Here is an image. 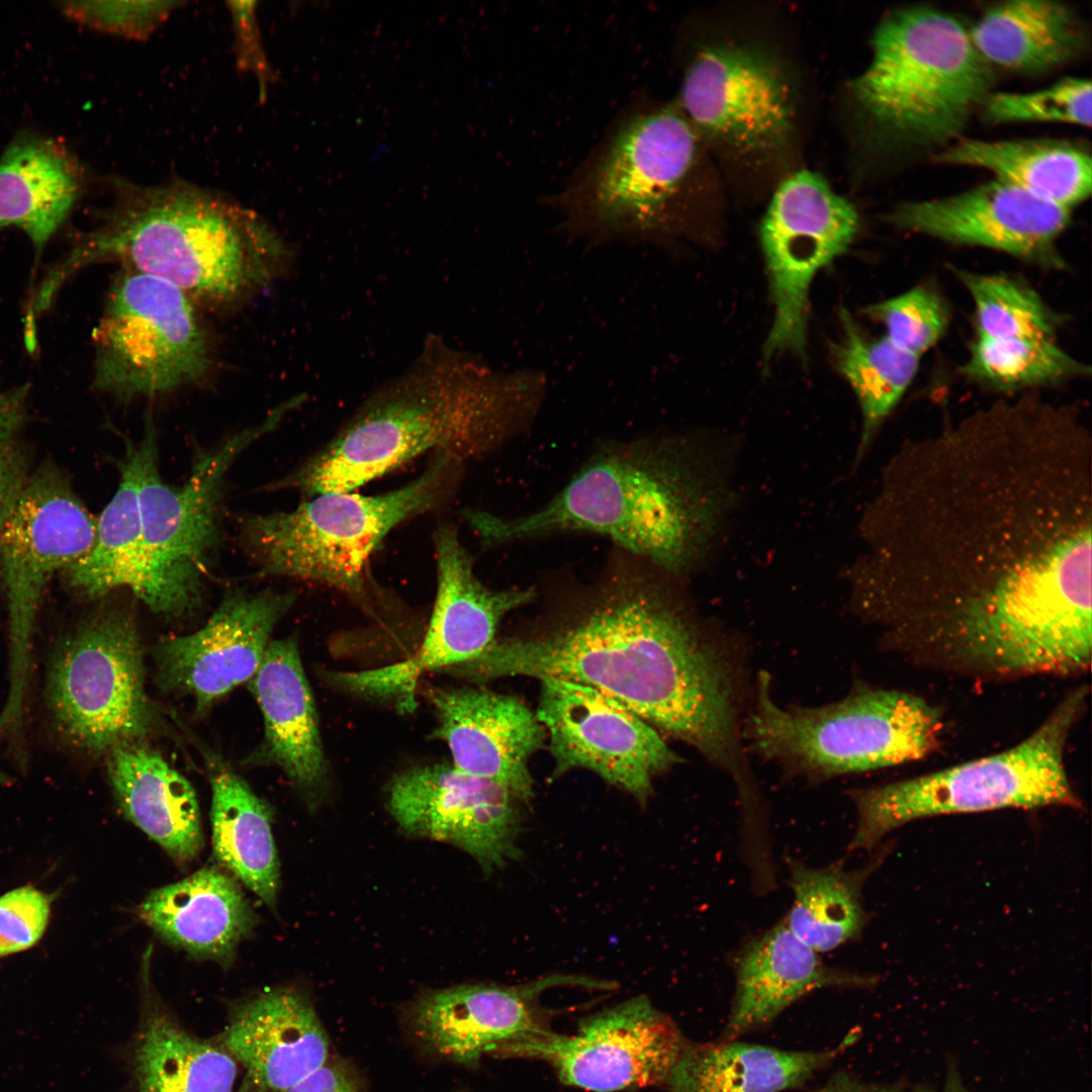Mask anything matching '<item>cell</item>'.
Instances as JSON below:
<instances>
[{"instance_id":"12","label":"cell","mask_w":1092,"mask_h":1092,"mask_svg":"<svg viewBox=\"0 0 1092 1092\" xmlns=\"http://www.w3.org/2000/svg\"><path fill=\"white\" fill-rule=\"evenodd\" d=\"M144 679L131 615L102 607L83 619L58 641L46 673L43 699L58 739L92 756L142 743L159 723Z\"/></svg>"},{"instance_id":"22","label":"cell","mask_w":1092,"mask_h":1092,"mask_svg":"<svg viewBox=\"0 0 1092 1092\" xmlns=\"http://www.w3.org/2000/svg\"><path fill=\"white\" fill-rule=\"evenodd\" d=\"M558 985L602 988L600 982L553 975L520 986L459 985L419 996L410 1021L419 1039L438 1055L465 1065L512 1043L552 1031L540 995Z\"/></svg>"},{"instance_id":"42","label":"cell","mask_w":1092,"mask_h":1092,"mask_svg":"<svg viewBox=\"0 0 1092 1092\" xmlns=\"http://www.w3.org/2000/svg\"><path fill=\"white\" fill-rule=\"evenodd\" d=\"M864 313L883 325L892 343L918 357L940 340L949 318L944 300L922 285L874 303Z\"/></svg>"},{"instance_id":"26","label":"cell","mask_w":1092,"mask_h":1092,"mask_svg":"<svg viewBox=\"0 0 1092 1092\" xmlns=\"http://www.w3.org/2000/svg\"><path fill=\"white\" fill-rule=\"evenodd\" d=\"M250 688L265 731L250 759L280 768L309 804H316L329 786V765L294 637L269 642Z\"/></svg>"},{"instance_id":"40","label":"cell","mask_w":1092,"mask_h":1092,"mask_svg":"<svg viewBox=\"0 0 1092 1092\" xmlns=\"http://www.w3.org/2000/svg\"><path fill=\"white\" fill-rule=\"evenodd\" d=\"M974 302L977 334L996 338L1054 339L1058 316L1027 284L1004 274L953 269Z\"/></svg>"},{"instance_id":"23","label":"cell","mask_w":1092,"mask_h":1092,"mask_svg":"<svg viewBox=\"0 0 1092 1092\" xmlns=\"http://www.w3.org/2000/svg\"><path fill=\"white\" fill-rule=\"evenodd\" d=\"M427 696L457 768L506 786L521 802L534 796L529 760L546 740L536 713L516 697L483 688H432Z\"/></svg>"},{"instance_id":"50","label":"cell","mask_w":1092,"mask_h":1092,"mask_svg":"<svg viewBox=\"0 0 1092 1092\" xmlns=\"http://www.w3.org/2000/svg\"><path fill=\"white\" fill-rule=\"evenodd\" d=\"M812 1092H899V1089L892 1085L866 1083L842 1072L834 1075L825 1085Z\"/></svg>"},{"instance_id":"31","label":"cell","mask_w":1092,"mask_h":1092,"mask_svg":"<svg viewBox=\"0 0 1092 1092\" xmlns=\"http://www.w3.org/2000/svg\"><path fill=\"white\" fill-rule=\"evenodd\" d=\"M205 763L212 792L214 855L225 871L273 908L280 887V867L271 809L221 756L207 751Z\"/></svg>"},{"instance_id":"39","label":"cell","mask_w":1092,"mask_h":1092,"mask_svg":"<svg viewBox=\"0 0 1092 1092\" xmlns=\"http://www.w3.org/2000/svg\"><path fill=\"white\" fill-rule=\"evenodd\" d=\"M961 373L1001 392L1030 390L1089 375L1055 339H996L976 334Z\"/></svg>"},{"instance_id":"8","label":"cell","mask_w":1092,"mask_h":1092,"mask_svg":"<svg viewBox=\"0 0 1092 1092\" xmlns=\"http://www.w3.org/2000/svg\"><path fill=\"white\" fill-rule=\"evenodd\" d=\"M751 696L746 751L814 782L921 759L938 748L943 732L936 706L900 690L863 684L831 704L782 706L761 671Z\"/></svg>"},{"instance_id":"24","label":"cell","mask_w":1092,"mask_h":1092,"mask_svg":"<svg viewBox=\"0 0 1092 1092\" xmlns=\"http://www.w3.org/2000/svg\"><path fill=\"white\" fill-rule=\"evenodd\" d=\"M437 569L435 604L427 632L408 660L424 672L471 661L495 640L497 626L510 612L537 597L535 587L494 589L474 571L473 558L450 523L434 533Z\"/></svg>"},{"instance_id":"49","label":"cell","mask_w":1092,"mask_h":1092,"mask_svg":"<svg viewBox=\"0 0 1092 1092\" xmlns=\"http://www.w3.org/2000/svg\"><path fill=\"white\" fill-rule=\"evenodd\" d=\"M23 418V393L0 391V446L13 442Z\"/></svg>"},{"instance_id":"1","label":"cell","mask_w":1092,"mask_h":1092,"mask_svg":"<svg viewBox=\"0 0 1092 1092\" xmlns=\"http://www.w3.org/2000/svg\"><path fill=\"white\" fill-rule=\"evenodd\" d=\"M1091 458L1080 410L1034 393L906 439L861 518L853 613L924 670L980 681L1089 670Z\"/></svg>"},{"instance_id":"29","label":"cell","mask_w":1092,"mask_h":1092,"mask_svg":"<svg viewBox=\"0 0 1092 1092\" xmlns=\"http://www.w3.org/2000/svg\"><path fill=\"white\" fill-rule=\"evenodd\" d=\"M107 775L124 817L177 862L194 859L203 846L195 792L180 772L142 743L106 755Z\"/></svg>"},{"instance_id":"20","label":"cell","mask_w":1092,"mask_h":1092,"mask_svg":"<svg viewBox=\"0 0 1092 1092\" xmlns=\"http://www.w3.org/2000/svg\"><path fill=\"white\" fill-rule=\"evenodd\" d=\"M1070 218L1071 210L998 179L945 197L902 202L887 217L899 230L1050 269L1065 267L1057 243Z\"/></svg>"},{"instance_id":"7","label":"cell","mask_w":1092,"mask_h":1092,"mask_svg":"<svg viewBox=\"0 0 1092 1092\" xmlns=\"http://www.w3.org/2000/svg\"><path fill=\"white\" fill-rule=\"evenodd\" d=\"M992 81L969 29L947 12L920 5L882 19L852 91L867 117L894 142L944 149L961 139Z\"/></svg>"},{"instance_id":"45","label":"cell","mask_w":1092,"mask_h":1092,"mask_svg":"<svg viewBox=\"0 0 1092 1092\" xmlns=\"http://www.w3.org/2000/svg\"><path fill=\"white\" fill-rule=\"evenodd\" d=\"M419 675L408 659L362 671H324L332 687L365 699L392 703L398 710L412 712Z\"/></svg>"},{"instance_id":"35","label":"cell","mask_w":1092,"mask_h":1092,"mask_svg":"<svg viewBox=\"0 0 1092 1092\" xmlns=\"http://www.w3.org/2000/svg\"><path fill=\"white\" fill-rule=\"evenodd\" d=\"M984 61L1018 73L1066 64L1084 48L1074 11L1054 0H1011L989 7L969 29Z\"/></svg>"},{"instance_id":"11","label":"cell","mask_w":1092,"mask_h":1092,"mask_svg":"<svg viewBox=\"0 0 1092 1092\" xmlns=\"http://www.w3.org/2000/svg\"><path fill=\"white\" fill-rule=\"evenodd\" d=\"M290 406L278 407L262 423L201 454L179 487L161 478L156 432L147 423L139 487L143 573L135 597L152 612L178 619L198 608L220 535L219 507L226 472L243 451L278 425Z\"/></svg>"},{"instance_id":"17","label":"cell","mask_w":1092,"mask_h":1092,"mask_svg":"<svg viewBox=\"0 0 1092 1092\" xmlns=\"http://www.w3.org/2000/svg\"><path fill=\"white\" fill-rule=\"evenodd\" d=\"M536 716L549 735L554 777L585 768L644 804L653 779L680 762L655 728L584 685L541 679Z\"/></svg>"},{"instance_id":"6","label":"cell","mask_w":1092,"mask_h":1092,"mask_svg":"<svg viewBox=\"0 0 1092 1092\" xmlns=\"http://www.w3.org/2000/svg\"><path fill=\"white\" fill-rule=\"evenodd\" d=\"M698 136L676 104L633 98L548 198L563 234L589 247L672 237L682 225Z\"/></svg>"},{"instance_id":"38","label":"cell","mask_w":1092,"mask_h":1092,"mask_svg":"<svg viewBox=\"0 0 1092 1092\" xmlns=\"http://www.w3.org/2000/svg\"><path fill=\"white\" fill-rule=\"evenodd\" d=\"M793 904L785 923L817 952L857 937L866 923L861 886L870 870L846 871L841 863L811 868L788 858Z\"/></svg>"},{"instance_id":"18","label":"cell","mask_w":1092,"mask_h":1092,"mask_svg":"<svg viewBox=\"0 0 1092 1092\" xmlns=\"http://www.w3.org/2000/svg\"><path fill=\"white\" fill-rule=\"evenodd\" d=\"M676 106L698 135L742 154L777 149L793 126L792 90L781 67L737 44L705 46L692 56Z\"/></svg>"},{"instance_id":"19","label":"cell","mask_w":1092,"mask_h":1092,"mask_svg":"<svg viewBox=\"0 0 1092 1092\" xmlns=\"http://www.w3.org/2000/svg\"><path fill=\"white\" fill-rule=\"evenodd\" d=\"M386 803L403 831L461 848L486 874L522 857L524 803L506 786L452 762L397 772L386 786Z\"/></svg>"},{"instance_id":"43","label":"cell","mask_w":1092,"mask_h":1092,"mask_svg":"<svg viewBox=\"0 0 1092 1092\" xmlns=\"http://www.w3.org/2000/svg\"><path fill=\"white\" fill-rule=\"evenodd\" d=\"M179 5L176 1H68L61 3L64 14L88 27L145 39Z\"/></svg>"},{"instance_id":"44","label":"cell","mask_w":1092,"mask_h":1092,"mask_svg":"<svg viewBox=\"0 0 1092 1092\" xmlns=\"http://www.w3.org/2000/svg\"><path fill=\"white\" fill-rule=\"evenodd\" d=\"M52 899L44 892L22 886L0 897V958L33 946L49 923Z\"/></svg>"},{"instance_id":"37","label":"cell","mask_w":1092,"mask_h":1092,"mask_svg":"<svg viewBox=\"0 0 1092 1092\" xmlns=\"http://www.w3.org/2000/svg\"><path fill=\"white\" fill-rule=\"evenodd\" d=\"M840 318L842 335L831 344L830 351L861 413L860 437L853 460L856 467L913 381L920 357L902 350L885 336L867 337L845 309L841 310Z\"/></svg>"},{"instance_id":"28","label":"cell","mask_w":1092,"mask_h":1092,"mask_svg":"<svg viewBox=\"0 0 1092 1092\" xmlns=\"http://www.w3.org/2000/svg\"><path fill=\"white\" fill-rule=\"evenodd\" d=\"M139 915L168 943L224 965L258 920L234 876L215 867L152 891Z\"/></svg>"},{"instance_id":"41","label":"cell","mask_w":1092,"mask_h":1092,"mask_svg":"<svg viewBox=\"0 0 1092 1092\" xmlns=\"http://www.w3.org/2000/svg\"><path fill=\"white\" fill-rule=\"evenodd\" d=\"M1091 82L1067 77L1029 92L990 93L982 104L983 115L991 123L1059 122L1091 126Z\"/></svg>"},{"instance_id":"16","label":"cell","mask_w":1092,"mask_h":1092,"mask_svg":"<svg viewBox=\"0 0 1092 1092\" xmlns=\"http://www.w3.org/2000/svg\"><path fill=\"white\" fill-rule=\"evenodd\" d=\"M686 1045L675 1023L637 996L584 1018L573 1034L550 1031L496 1055L543 1060L565 1085L615 1092L665 1084Z\"/></svg>"},{"instance_id":"36","label":"cell","mask_w":1092,"mask_h":1092,"mask_svg":"<svg viewBox=\"0 0 1092 1092\" xmlns=\"http://www.w3.org/2000/svg\"><path fill=\"white\" fill-rule=\"evenodd\" d=\"M119 462L117 489L96 522L91 550L64 573L71 590L83 599H100L118 587L138 595L143 573L139 504L144 436L127 441Z\"/></svg>"},{"instance_id":"25","label":"cell","mask_w":1092,"mask_h":1092,"mask_svg":"<svg viewBox=\"0 0 1092 1092\" xmlns=\"http://www.w3.org/2000/svg\"><path fill=\"white\" fill-rule=\"evenodd\" d=\"M221 1045L254 1092H286L329 1059L328 1033L306 995L266 989L231 1010Z\"/></svg>"},{"instance_id":"48","label":"cell","mask_w":1092,"mask_h":1092,"mask_svg":"<svg viewBox=\"0 0 1092 1092\" xmlns=\"http://www.w3.org/2000/svg\"><path fill=\"white\" fill-rule=\"evenodd\" d=\"M286 1092H360V1086L349 1068L328 1059Z\"/></svg>"},{"instance_id":"46","label":"cell","mask_w":1092,"mask_h":1092,"mask_svg":"<svg viewBox=\"0 0 1092 1092\" xmlns=\"http://www.w3.org/2000/svg\"><path fill=\"white\" fill-rule=\"evenodd\" d=\"M228 7L233 23L237 65L242 71L253 74L258 80L260 98L263 99L275 75L267 61L262 43L256 17V2L231 1L228 2Z\"/></svg>"},{"instance_id":"13","label":"cell","mask_w":1092,"mask_h":1092,"mask_svg":"<svg viewBox=\"0 0 1092 1092\" xmlns=\"http://www.w3.org/2000/svg\"><path fill=\"white\" fill-rule=\"evenodd\" d=\"M96 522L49 466L28 476L0 529V578L8 611V692L0 728L25 725L34 634L47 586L92 548Z\"/></svg>"},{"instance_id":"14","label":"cell","mask_w":1092,"mask_h":1092,"mask_svg":"<svg viewBox=\"0 0 1092 1092\" xmlns=\"http://www.w3.org/2000/svg\"><path fill=\"white\" fill-rule=\"evenodd\" d=\"M93 340L94 385L119 399L173 392L212 365L197 304L173 284L126 268L110 287Z\"/></svg>"},{"instance_id":"4","label":"cell","mask_w":1092,"mask_h":1092,"mask_svg":"<svg viewBox=\"0 0 1092 1092\" xmlns=\"http://www.w3.org/2000/svg\"><path fill=\"white\" fill-rule=\"evenodd\" d=\"M545 392L542 373L496 371L430 335L404 372L373 390L276 487L308 495L353 491L430 452L464 463L526 429Z\"/></svg>"},{"instance_id":"51","label":"cell","mask_w":1092,"mask_h":1092,"mask_svg":"<svg viewBox=\"0 0 1092 1092\" xmlns=\"http://www.w3.org/2000/svg\"><path fill=\"white\" fill-rule=\"evenodd\" d=\"M913 1092H969L968 1089L962 1084L961 1080L954 1073H949L946 1082L939 1090L919 1087Z\"/></svg>"},{"instance_id":"15","label":"cell","mask_w":1092,"mask_h":1092,"mask_svg":"<svg viewBox=\"0 0 1092 1092\" xmlns=\"http://www.w3.org/2000/svg\"><path fill=\"white\" fill-rule=\"evenodd\" d=\"M859 228L854 206L817 173L799 171L775 192L759 226L775 313L763 358H806L815 275L847 251Z\"/></svg>"},{"instance_id":"10","label":"cell","mask_w":1092,"mask_h":1092,"mask_svg":"<svg viewBox=\"0 0 1092 1092\" xmlns=\"http://www.w3.org/2000/svg\"><path fill=\"white\" fill-rule=\"evenodd\" d=\"M1088 696L1085 685L1069 691L1029 736L1004 751L850 791L857 824L848 850L871 849L898 827L936 815L1005 808H1081L1067 774L1065 752L1086 711Z\"/></svg>"},{"instance_id":"30","label":"cell","mask_w":1092,"mask_h":1092,"mask_svg":"<svg viewBox=\"0 0 1092 1092\" xmlns=\"http://www.w3.org/2000/svg\"><path fill=\"white\" fill-rule=\"evenodd\" d=\"M81 186V170L66 148L23 133L0 157V229L23 231L37 261L72 210Z\"/></svg>"},{"instance_id":"21","label":"cell","mask_w":1092,"mask_h":1092,"mask_svg":"<svg viewBox=\"0 0 1092 1092\" xmlns=\"http://www.w3.org/2000/svg\"><path fill=\"white\" fill-rule=\"evenodd\" d=\"M295 596L276 590L226 596L198 631L161 639L154 648L157 682L194 698L203 713L259 669L276 624Z\"/></svg>"},{"instance_id":"3","label":"cell","mask_w":1092,"mask_h":1092,"mask_svg":"<svg viewBox=\"0 0 1092 1092\" xmlns=\"http://www.w3.org/2000/svg\"><path fill=\"white\" fill-rule=\"evenodd\" d=\"M695 437L652 435L605 443L548 502L518 516L467 511L489 546L568 533L597 534L685 582L710 553L731 493Z\"/></svg>"},{"instance_id":"27","label":"cell","mask_w":1092,"mask_h":1092,"mask_svg":"<svg viewBox=\"0 0 1092 1092\" xmlns=\"http://www.w3.org/2000/svg\"><path fill=\"white\" fill-rule=\"evenodd\" d=\"M735 995L724 1040L772 1021L804 995L827 987H866L873 977L827 966L785 921L750 939L735 960Z\"/></svg>"},{"instance_id":"47","label":"cell","mask_w":1092,"mask_h":1092,"mask_svg":"<svg viewBox=\"0 0 1092 1092\" xmlns=\"http://www.w3.org/2000/svg\"><path fill=\"white\" fill-rule=\"evenodd\" d=\"M27 478L24 454L13 442L0 446V529Z\"/></svg>"},{"instance_id":"5","label":"cell","mask_w":1092,"mask_h":1092,"mask_svg":"<svg viewBox=\"0 0 1092 1092\" xmlns=\"http://www.w3.org/2000/svg\"><path fill=\"white\" fill-rule=\"evenodd\" d=\"M291 260L288 245L253 210L184 182L121 184L103 223L49 283L99 262L156 276L197 305H233L268 287Z\"/></svg>"},{"instance_id":"32","label":"cell","mask_w":1092,"mask_h":1092,"mask_svg":"<svg viewBox=\"0 0 1092 1092\" xmlns=\"http://www.w3.org/2000/svg\"><path fill=\"white\" fill-rule=\"evenodd\" d=\"M150 951L144 956L145 1002L132 1049L139 1092H233L238 1063L220 1044L188 1033L150 991Z\"/></svg>"},{"instance_id":"2","label":"cell","mask_w":1092,"mask_h":1092,"mask_svg":"<svg viewBox=\"0 0 1092 1092\" xmlns=\"http://www.w3.org/2000/svg\"><path fill=\"white\" fill-rule=\"evenodd\" d=\"M682 586L615 548L536 631L495 639L447 674L474 684L523 675L590 687L694 747L747 797L757 785L742 735L752 693L744 646L697 614Z\"/></svg>"},{"instance_id":"9","label":"cell","mask_w":1092,"mask_h":1092,"mask_svg":"<svg viewBox=\"0 0 1092 1092\" xmlns=\"http://www.w3.org/2000/svg\"><path fill=\"white\" fill-rule=\"evenodd\" d=\"M462 465L436 453L418 477L393 490L324 492L291 511L249 517L245 542L263 573L327 585L375 612L379 592L369 559L397 525L445 500Z\"/></svg>"},{"instance_id":"34","label":"cell","mask_w":1092,"mask_h":1092,"mask_svg":"<svg viewBox=\"0 0 1092 1092\" xmlns=\"http://www.w3.org/2000/svg\"><path fill=\"white\" fill-rule=\"evenodd\" d=\"M850 1043L821 1052L785 1051L732 1040L687 1044L668 1092H781L801 1085Z\"/></svg>"},{"instance_id":"33","label":"cell","mask_w":1092,"mask_h":1092,"mask_svg":"<svg viewBox=\"0 0 1092 1092\" xmlns=\"http://www.w3.org/2000/svg\"><path fill=\"white\" fill-rule=\"evenodd\" d=\"M935 161L988 170L995 179L1069 210L1092 188L1090 154L1065 141L961 138L941 149Z\"/></svg>"}]
</instances>
